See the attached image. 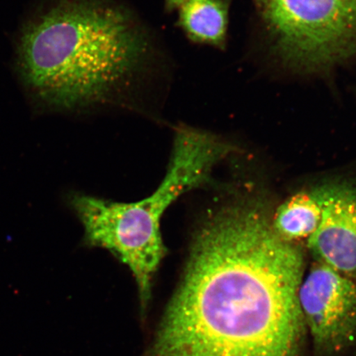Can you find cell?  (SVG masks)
Returning a JSON list of instances; mask_svg holds the SVG:
<instances>
[{"label": "cell", "instance_id": "6da1fadb", "mask_svg": "<svg viewBox=\"0 0 356 356\" xmlns=\"http://www.w3.org/2000/svg\"><path fill=\"white\" fill-rule=\"evenodd\" d=\"M305 261L261 204L208 217L149 356H301Z\"/></svg>", "mask_w": 356, "mask_h": 356}, {"label": "cell", "instance_id": "7a4b0ae2", "mask_svg": "<svg viewBox=\"0 0 356 356\" xmlns=\"http://www.w3.org/2000/svg\"><path fill=\"white\" fill-rule=\"evenodd\" d=\"M19 68L35 99L74 115L158 113L165 48L120 0H53L25 26Z\"/></svg>", "mask_w": 356, "mask_h": 356}, {"label": "cell", "instance_id": "3957f363", "mask_svg": "<svg viewBox=\"0 0 356 356\" xmlns=\"http://www.w3.org/2000/svg\"><path fill=\"white\" fill-rule=\"evenodd\" d=\"M234 150L215 134L180 124L167 175L150 197L124 204L86 195L71 200L87 242L113 252L131 270L142 309L149 304L154 275L166 255L160 233L163 213L182 194L204 184L213 168Z\"/></svg>", "mask_w": 356, "mask_h": 356}, {"label": "cell", "instance_id": "277c9868", "mask_svg": "<svg viewBox=\"0 0 356 356\" xmlns=\"http://www.w3.org/2000/svg\"><path fill=\"white\" fill-rule=\"evenodd\" d=\"M299 302L317 356H343L356 346V282L316 264L304 275Z\"/></svg>", "mask_w": 356, "mask_h": 356}, {"label": "cell", "instance_id": "5b68a950", "mask_svg": "<svg viewBox=\"0 0 356 356\" xmlns=\"http://www.w3.org/2000/svg\"><path fill=\"white\" fill-rule=\"evenodd\" d=\"M307 243L316 262L356 282V184H330L321 222Z\"/></svg>", "mask_w": 356, "mask_h": 356}, {"label": "cell", "instance_id": "8992f818", "mask_svg": "<svg viewBox=\"0 0 356 356\" xmlns=\"http://www.w3.org/2000/svg\"><path fill=\"white\" fill-rule=\"evenodd\" d=\"M329 186L324 184L291 195L271 216V225L284 241L308 240L321 222Z\"/></svg>", "mask_w": 356, "mask_h": 356}, {"label": "cell", "instance_id": "52a82bcc", "mask_svg": "<svg viewBox=\"0 0 356 356\" xmlns=\"http://www.w3.org/2000/svg\"><path fill=\"white\" fill-rule=\"evenodd\" d=\"M229 0H186L177 25L195 44L222 49L228 34Z\"/></svg>", "mask_w": 356, "mask_h": 356}, {"label": "cell", "instance_id": "ba28073f", "mask_svg": "<svg viewBox=\"0 0 356 356\" xmlns=\"http://www.w3.org/2000/svg\"><path fill=\"white\" fill-rule=\"evenodd\" d=\"M186 0H164V8L167 13H171L178 10Z\"/></svg>", "mask_w": 356, "mask_h": 356}, {"label": "cell", "instance_id": "9c48e42d", "mask_svg": "<svg viewBox=\"0 0 356 356\" xmlns=\"http://www.w3.org/2000/svg\"><path fill=\"white\" fill-rule=\"evenodd\" d=\"M337 1L356 13V0H337Z\"/></svg>", "mask_w": 356, "mask_h": 356}, {"label": "cell", "instance_id": "30bf717a", "mask_svg": "<svg viewBox=\"0 0 356 356\" xmlns=\"http://www.w3.org/2000/svg\"><path fill=\"white\" fill-rule=\"evenodd\" d=\"M268 1L269 0H256L258 8H259L261 13L264 10V8Z\"/></svg>", "mask_w": 356, "mask_h": 356}]
</instances>
